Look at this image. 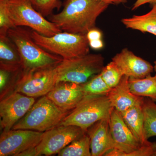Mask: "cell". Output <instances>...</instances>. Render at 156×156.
<instances>
[{
	"label": "cell",
	"mask_w": 156,
	"mask_h": 156,
	"mask_svg": "<svg viewBox=\"0 0 156 156\" xmlns=\"http://www.w3.org/2000/svg\"><path fill=\"white\" fill-rule=\"evenodd\" d=\"M104 58L100 54H89L70 59H63L55 67L57 82L82 84L101 72Z\"/></svg>",
	"instance_id": "cell-6"
},
{
	"label": "cell",
	"mask_w": 156,
	"mask_h": 156,
	"mask_svg": "<svg viewBox=\"0 0 156 156\" xmlns=\"http://www.w3.org/2000/svg\"><path fill=\"white\" fill-rule=\"evenodd\" d=\"M154 71L156 72L155 76H156V60L154 62Z\"/></svg>",
	"instance_id": "cell-33"
},
{
	"label": "cell",
	"mask_w": 156,
	"mask_h": 156,
	"mask_svg": "<svg viewBox=\"0 0 156 156\" xmlns=\"http://www.w3.org/2000/svg\"><path fill=\"white\" fill-rule=\"evenodd\" d=\"M22 62L17 47L8 35H0V69L15 73L22 69Z\"/></svg>",
	"instance_id": "cell-17"
},
{
	"label": "cell",
	"mask_w": 156,
	"mask_h": 156,
	"mask_svg": "<svg viewBox=\"0 0 156 156\" xmlns=\"http://www.w3.org/2000/svg\"><path fill=\"white\" fill-rule=\"evenodd\" d=\"M7 9L14 27H27L47 37L62 31L37 11L30 0H8Z\"/></svg>",
	"instance_id": "cell-7"
},
{
	"label": "cell",
	"mask_w": 156,
	"mask_h": 156,
	"mask_svg": "<svg viewBox=\"0 0 156 156\" xmlns=\"http://www.w3.org/2000/svg\"><path fill=\"white\" fill-rule=\"evenodd\" d=\"M13 73L10 72L5 70L0 69V90L1 93L5 91L6 86L9 83L11 78V73Z\"/></svg>",
	"instance_id": "cell-27"
},
{
	"label": "cell",
	"mask_w": 156,
	"mask_h": 156,
	"mask_svg": "<svg viewBox=\"0 0 156 156\" xmlns=\"http://www.w3.org/2000/svg\"><path fill=\"white\" fill-rule=\"evenodd\" d=\"M34 98L18 92H11L1 98L0 124L3 131L11 130L31 108Z\"/></svg>",
	"instance_id": "cell-11"
},
{
	"label": "cell",
	"mask_w": 156,
	"mask_h": 156,
	"mask_svg": "<svg viewBox=\"0 0 156 156\" xmlns=\"http://www.w3.org/2000/svg\"><path fill=\"white\" fill-rule=\"evenodd\" d=\"M128 84L131 92L139 97H146L156 101V76L151 75L142 79L129 78Z\"/></svg>",
	"instance_id": "cell-20"
},
{
	"label": "cell",
	"mask_w": 156,
	"mask_h": 156,
	"mask_svg": "<svg viewBox=\"0 0 156 156\" xmlns=\"http://www.w3.org/2000/svg\"><path fill=\"white\" fill-rule=\"evenodd\" d=\"M58 156H92L90 138L87 132L66 147Z\"/></svg>",
	"instance_id": "cell-21"
},
{
	"label": "cell",
	"mask_w": 156,
	"mask_h": 156,
	"mask_svg": "<svg viewBox=\"0 0 156 156\" xmlns=\"http://www.w3.org/2000/svg\"><path fill=\"white\" fill-rule=\"evenodd\" d=\"M81 86L86 95H107L111 89L102 79L101 73Z\"/></svg>",
	"instance_id": "cell-23"
},
{
	"label": "cell",
	"mask_w": 156,
	"mask_h": 156,
	"mask_svg": "<svg viewBox=\"0 0 156 156\" xmlns=\"http://www.w3.org/2000/svg\"><path fill=\"white\" fill-rule=\"evenodd\" d=\"M101 74L104 80L111 89L116 87L124 76L118 65L113 61L104 67Z\"/></svg>",
	"instance_id": "cell-24"
},
{
	"label": "cell",
	"mask_w": 156,
	"mask_h": 156,
	"mask_svg": "<svg viewBox=\"0 0 156 156\" xmlns=\"http://www.w3.org/2000/svg\"><path fill=\"white\" fill-rule=\"evenodd\" d=\"M7 35L17 47L22 60L23 71L53 67L63 60L41 48L32 37L31 31L22 27L10 28Z\"/></svg>",
	"instance_id": "cell-2"
},
{
	"label": "cell",
	"mask_w": 156,
	"mask_h": 156,
	"mask_svg": "<svg viewBox=\"0 0 156 156\" xmlns=\"http://www.w3.org/2000/svg\"><path fill=\"white\" fill-rule=\"evenodd\" d=\"M129 78L128 76H123L119 83L112 88L107 95L112 107L121 113L144 98L136 96L131 92L128 84Z\"/></svg>",
	"instance_id": "cell-16"
},
{
	"label": "cell",
	"mask_w": 156,
	"mask_h": 156,
	"mask_svg": "<svg viewBox=\"0 0 156 156\" xmlns=\"http://www.w3.org/2000/svg\"><path fill=\"white\" fill-rule=\"evenodd\" d=\"M144 98L126 111L120 113L127 126L141 145L150 143L146 137L144 131L142 108Z\"/></svg>",
	"instance_id": "cell-18"
},
{
	"label": "cell",
	"mask_w": 156,
	"mask_h": 156,
	"mask_svg": "<svg viewBox=\"0 0 156 156\" xmlns=\"http://www.w3.org/2000/svg\"><path fill=\"white\" fill-rule=\"evenodd\" d=\"M148 13L141 15H133L123 18L121 21L126 28L149 33L156 36V5Z\"/></svg>",
	"instance_id": "cell-19"
},
{
	"label": "cell",
	"mask_w": 156,
	"mask_h": 156,
	"mask_svg": "<svg viewBox=\"0 0 156 156\" xmlns=\"http://www.w3.org/2000/svg\"><path fill=\"white\" fill-rule=\"evenodd\" d=\"M47 96L59 108L66 112L73 110L86 96L81 84L58 82Z\"/></svg>",
	"instance_id": "cell-13"
},
{
	"label": "cell",
	"mask_w": 156,
	"mask_h": 156,
	"mask_svg": "<svg viewBox=\"0 0 156 156\" xmlns=\"http://www.w3.org/2000/svg\"><path fill=\"white\" fill-rule=\"evenodd\" d=\"M63 9L49 16L62 31L87 34L95 28L98 17L108 8L102 0H64Z\"/></svg>",
	"instance_id": "cell-1"
},
{
	"label": "cell",
	"mask_w": 156,
	"mask_h": 156,
	"mask_svg": "<svg viewBox=\"0 0 156 156\" xmlns=\"http://www.w3.org/2000/svg\"><path fill=\"white\" fill-rule=\"evenodd\" d=\"M7 2L8 0H0V35H7L8 30L14 27L9 17Z\"/></svg>",
	"instance_id": "cell-26"
},
{
	"label": "cell",
	"mask_w": 156,
	"mask_h": 156,
	"mask_svg": "<svg viewBox=\"0 0 156 156\" xmlns=\"http://www.w3.org/2000/svg\"><path fill=\"white\" fill-rule=\"evenodd\" d=\"M92 156H105L115 148L109 127V118L98 121L88 129Z\"/></svg>",
	"instance_id": "cell-15"
},
{
	"label": "cell",
	"mask_w": 156,
	"mask_h": 156,
	"mask_svg": "<svg viewBox=\"0 0 156 156\" xmlns=\"http://www.w3.org/2000/svg\"><path fill=\"white\" fill-rule=\"evenodd\" d=\"M89 44L90 48L96 50L101 49L104 46L103 42L101 39L90 41H89Z\"/></svg>",
	"instance_id": "cell-30"
},
{
	"label": "cell",
	"mask_w": 156,
	"mask_h": 156,
	"mask_svg": "<svg viewBox=\"0 0 156 156\" xmlns=\"http://www.w3.org/2000/svg\"><path fill=\"white\" fill-rule=\"evenodd\" d=\"M87 39L89 41L93 40L101 39L102 33L99 29L96 27L90 30L87 34Z\"/></svg>",
	"instance_id": "cell-28"
},
{
	"label": "cell",
	"mask_w": 156,
	"mask_h": 156,
	"mask_svg": "<svg viewBox=\"0 0 156 156\" xmlns=\"http://www.w3.org/2000/svg\"><path fill=\"white\" fill-rule=\"evenodd\" d=\"M109 127L115 148L105 156H128L143 145L135 138L121 114L114 108L110 115Z\"/></svg>",
	"instance_id": "cell-10"
},
{
	"label": "cell",
	"mask_w": 156,
	"mask_h": 156,
	"mask_svg": "<svg viewBox=\"0 0 156 156\" xmlns=\"http://www.w3.org/2000/svg\"><path fill=\"white\" fill-rule=\"evenodd\" d=\"M142 108L145 136L148 140L156 136V103L151 98H144Z\"/></svg>",
	"instance_id": "cell-22"
},
{
	"label": "cell",
	"mask_w": 156,
	"mask_h": 156,
	"mask_svg": "<svg viewBox=\"0 0 156 156\" xmlns=\"http://www.w3.org/2000/svg\"><path fill=\"white\" fill-rule=\"evenodd\" d=\"M112 107L107 95H86L58 126H75L87 132L98 121L109 118Z\"/></svg>",
	"instance_id": "cell-5"
},
{
	"label": "cell",
	"mask_w": 156,
	"mask_h": 156,
	"mask_svg": "<svg viewBox=\"0 0 156 156\" xmlns=\"http://www.w3.org/2000/svg\"><path fill=\"white\" fill-rule=\"evenodd\" d=\"M108 5H118L121 4H125L128 2V0H102Z\"/></svg>",
	"instance_id": "cell-32"
},
{
	"label": "cell",
	"mask_w": 156,
	"mask_h": 156,
	"mask_svg": "<svg viewBox=\"0 0 156 156\" xmlns=\"http://www.w3.org/2000/svg\"><path fill=\"white\" fill-rule=\"evenodd\" d=\"M122 72L124 75L129 78L142 79L151 75L153 66L146 60L135 55L127 48L123 49L112 58Z\"/></svg>",
	"instance_id": "cell-14"
},
{
	"label": "cell",
	"mask_w": 156,
	"mask_h": 156,
	"mask_svg": "<svg viewBox=\"0 0 156 156\" xmlns=\"http://www.w3.org/2000/svg\"><path fill=\"white\" fill-rule=\"evenodd\" d=\"M37 156L35 147L27 150L18 155V156Z\"/></svg>",
	"instance_id": "cell-31"
},
{
	"label": "cell",
	"mask_w": 156,
	"mask_h": 156,
	"mask_svg": "<svg viewBox=\"0 0 156 156\" xmlns=\"http://www.w3.org/2000/svg\"><path fill=\"white\" fill-rule=\"evenodd\" d=\"M69 112L59 108L47 95H44L35 102L12 129L45 132L58 126Z\"/></svg>",
	"instance_id": "cell-4"
},
{
	"label": "cell",
	"mask_w": 156,
	"mask_h": 156,
	"mask_svg": "<svg viewBox=\"0 0 156 156\" xmlns=\"http://www.w3.org/2000/svg\"><path fill=\"white\" fill-rule=\"evenodd\" d=\"M146 4H149L152 5H156V0H136L132 8V10H136L140 6Z\"/></svg>",
	"instance_id": "cell-29"
},
{
	"label": "cell",
	"mask_w": 156,
	"mask_h": 156,
	"mask_svg": "<svg viewBox=\"0 0 156 156\" xmlns=\"http://www.w3.org/2000/svg\"><path fill=\"white\" fill-rule=\"evenodd\" d=\"M34 8L44 17H49L53 14L54 9L59 10L61 7L60 0H30Z\"/></svg>",
	"instance_id": "cell-25"
},
{
	"label": "cell",
	"mask_w": 156,
	"mask_h": 156,
	"mask_svg": "<svg viewBox=\"0 0 156 156\" xmlns=\"http://www.w3.org/2000/svg\"><path fill=\"white\" fill-rule=\"evenodd\" d=\"M56 66L28 72L21 69L12 92L34 98L47 95L58 83Z\"/></svg>",
	"instance_id": "cell-8"
},
{
	"label": "cell",
	"mask_w": 156,
	"mask_h": 156,
	"mask_svg": "<svg viewBox=\"0 0 156 156\" xmlns=\"http://www.w3.org/2000/svg\"><path fill=\"white\" fill-rule=\"evenodd\" d=\"M154 156H156V151L155 153L154 154Z\"/></svg>",
	"instance_id": "cell-34"
},
{
	"label": "cell",
	"mask_w": 156,
	"mask_h": 156,
	"mask_svg": "<svg viewBox=\"0 0 156 156\" xmlns=\"http://www.w3.org/2000/svg\"><path fill=\"white\" fill-rule=\"evenodd\" d=\"M86 131L75 126H58L44 132L41 140L35 147L37 156L58 154Z\"/></svg>",
	"instance_id": "cell-9"
},
{
	"label": "cell",
	"mask_w": 156,
	"mask_h": 156,
	"mask_svg": "<svg viewBox=\"0 0 156 156\" xmlns=\"http://www.w3.org/2000/svg\"><path fill=\"white\" fill-rule=\"evenodd\" d=\"M44 133L25 129L3 131L0 136V156H18L27 150L36 147Z\"/></svg>",
	"instance_id": "cell-12"
},
{
	"label": "cell",
	"mask_w": 156,
	"mask_h": 156,
	"mask_svg": "<svg viewBox=\"0 0 156 156\" xmlns=\"http://www.w3.org/2000/svg\"><path fill=\"white\" fill-rule=\"evenodd\" d=\"M34 41L49 53L63 59L77 58L89 53V41L87 34L62 31L51 37H47L31 30Z\"/></svg>",
	"instance_id": "cell-3"
}]
</instances>
